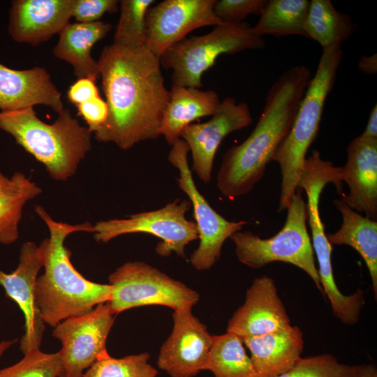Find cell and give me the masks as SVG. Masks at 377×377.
I'll return each instance as SVG.
<instances>
[{"label":"cell","mask_w":377,"mask_h":377,"mask_svg":"<svg viewBox=\"0 0 377 377\" xmlns=\"http://www.w3.org/2000/svg\"><path fill=\"white\" fill-rule=\"evenodd\" d=\"M97 61L108 115L94 138L124 150L156 139L170 101L159 57L145 45L112 43L103 47Z\"/></svg>","instance_id":"obj_1"},{"label":"cell","mask_w":377,"mask_h":377,"mask_svg":"<svg viewBox=\"0 0 377 377\" xmlns=\"http://www.w3.org/2000/svg\"><path fill=\"white\" fill-rule=\"evenodd\" d=\"M311 78L304 65L286 70L269 89L255 128L241 144L224 154L217 188L229 199L248 194L263 178L267 165L287 136Z\"/></svg>","instance_id":"obj_2"},{"label":"cell","mask_w":377,"mask_h":377,"mask_svg":"<svg viewBox=\"0 0 377 377\" xmlns=\"http://www.w3.org/2000/svg\"><path fill=\"white\" fill-rule=\"evenodd\" d=\"M35 212L50 232V237L39 245L44 272L37 279L36 302L45 324L54 327L110 301L111 286L84 278L72 265L71 252L64 244L73 232H93L90 223L70 225L56 221L41 206H36Z\"/></svg>","instance_id":"obj_3"},{"label":"cell","mask_w":377,"mask_h":377,"mask_svg":"<svg viewBox=\"0 0 377 377\" xmlns=\"http://www.w3.org/2000/svg\"><path fill=\"white\" fill-rule=\"evenodd\" d=\"M0 130L11 135L57 181L72 177L91 148V133L68 109L52 124L40 119L32 107L0 111Z\"/></svg>","instance_id":"obj_4"},{"label":"cell","mask_w":377,"mask_h":377,"mask_svg":"<svg viewBox=\"0 0 377 377\" xmlns=\"http://www.w3.org/2000/svg\"><path fill=\"white\" fill-rule=\"evenodd\" d=\"M342 56L340 45L323 48L292 126L272 158L282 176L279 212L287 209L298 188L306 153L318 134L325 101L335 82Z\"/></svg>","instance_id":"obj_5"},{"label":"cell","mask_w":377,"mask_h":377,"mask_svg":"<svg viewBox=\"0 0 377 377\" xmlns=\"http://www.w3.org/2000/svg\"><path fill=\"white\" fill-rule=\"evenodd\" d=\"M285 223L275 235L263 239L250 231H237L230 239L238 260L253 269L273 262L291 264L303 270L323 293L314 253L306 228V204L297 188L288 207Z\"/></svg>","instance_id":"obj_6"},{"label":"cell","mask_w":377,"mask_h":377,"mask_svg":"<svg viewBox=\"0 0 377 377\" xmlns=\"http://www.w3.org/2000/svg\"><path fill=\"white\" fill-rule=\"evenodd\" d=\"M264 47L263 37L255 35L249 23L223 22L207 34L184 38L166 50L159 60L164 68L172 70V85L200 89L202 74L220 55Z\"/></svg>","instance_id":"obj_7"},{"label":"cell","mask_w":377,"mask_h":377,"mask_svg":"<svg viewBox=\"0 0 377 377\" xmlns=\"http://www.w3.org/2000/svg\"><path fill=\"white\" fill-rule=\"evenodd\" d=\"M111 297L106 302L116 315L148 305L168 306L174 311L191 309L199 294L184 283L142 261H130L109 276Z\"/></svg>","instance_id":"obj_8"},{"label":"cell","mask_w":377,"mask_h":377,"mask_svg":"<svg viewBox=\"0 0 377 377\" xmlns=\"http://www.w3.org/2000/svg\"><path fill=\"white\" fill-rule=\"evenodd\" d=\"M191 208L188 199L176 198L156 210L137 213L126 219L98 221L93 226L92 233L101 243L126 234H151L161 240L156 247L159 256L168 257L175 252L185 258L186 246L198 239L195 222L186 218Z\"/></svg>","instance_id":"obj_9"},{"label":"cell","mask_w":377,"mask_h":377,"mask_svg":"<svg viewBox=\"0 0 377 377\" xmlns=\"http://www.w3.org/2000/svg\"><path fill=\"white\" fill-rule=\"evenodd\" d=\"M189 151L186 142L179 138L171 145L168 159L179 170L177 185L187 195L193 209L200 242L189 261L195 269L204 271L211 269L219 260L225 241L247 223L228 221L211 207L193 180L188 162Z\"/></svg>","instance_id":"obj_10"},{"label":"cell","mask_w":377,"mask_h":377,"mask_svg":"<svg viewBox=\"0 0 377 377\" xmlns=\"http://www.w3.org/2000/svg\"><path fill=\"white\" fill-rule=\"evenodd\" d=\"M328 177L319 170H309L300 177L298 188L307 195V220L312 235V247L318 263V272L323 294L330 303L334 316L342 323L353 325L358 323L365 304L364 291L357 289L353 294H343L335 282L332 265V247L325 232L319 212L320 195L327 184Z\"/></svg>","instance_id":"obj_11"},{"label":"cell","mask_w":377,"mask_h":377,"mask_svg":"<svg viewBox=\"0 0 377 377\" xmlns=\"http://www.w3.org/2000/svg\"><path fill=\"white\" fill-rule=\"evenodd\" d=\"M114 319L115 314L103 303L54 327L52 336L62 346L59 377H82L96 361L109 355L106 341Z\"/></svg>","instance_id":"obj_12"},{"label":"cell","mask_w":377,"mask_h":377,"mask_svg":"<svg viewBox=\"0 0 377 377\" xmlns=\"http://www.w3.org/2000/svg\"><path fill=\"white\" fill-rule=\"evenodd\" d=\"M215 0H164L146 15L145 45L158 57L193 30L223 22L215 15Z\"/></svg>","instance_id":"obj_13"},{"label":"cell","mask_w":377,"mask_h":377,"mask_svg":"<svg viewBox=\"0 0 377 377\" xmlns=\"http://www.w3.org/2000/svg\"><path fill=\"white\" fill-rule=\"evenodd\" d=\"M253 121L249 105L227 97L207 121L191 124L182 131L192 156V170L205 184L212 179L213 163L222 140L230 133L249 126Z\"/></svg>","instance_id":"obj_14"},{"label":"cell","mask_w":377,"mask_h":377,"mask_svg":"<svg viewBox=\"0 0 377 377\" xmlns=\"http://www.w3.org/2000/svg\"><path fill=\"white\" fill-rule=\"evenodd\" d=\"M171 334L160 348L157 365L170 377H194L204 367L212 335L191 309L174 311Z\"/></svg>","instance_id":"obj_15"},{"label":"cell","mask_w":377,"mask_h":377,"mask_svg":"<svg viewBox=\"0 0 377 377\" xmlns=\"http://www.w3.org/2000/svg\"><path fill=\"white\" fill-rule=\"evenodd\" d=\"M42 267L39 246L26 242L20 248L17 268L9 274L0 270V286L24 314V334L20 340L23 354L31 349L40 348L45 330V323L36 302V281Z\"/></svg>","instance_id":"obj_16"},{"label":"cell","mask_w":377,"mask_h":377,"mask_svg":"<svg viewBox=\"0 0 377 377\" xmlns=\"http://www.w3.org/2000/svg\"><path fill=\"white\" fill-rule=\"evenodd\" d=\"M291 325L274 279L263 275L253 279L244 304L229 320L227 332L242 338L284 330Z\"/></svg>","instance_id":"obj_17"},{"label":"cell","mask_w":377,"mask_h":377,"mask_svg":"<svg viewBox=\"0 0 377 377\" xmlns=\"http://www.w3.org/2000/svg\"><path fill=\"white\" fill-rule=\"evenodd\" d=\"M341 182L349 193L341 198L357 212L377 219V139L355 138L347 147V161L341 167Z\"/></svg>","instance_id":"obj_18"},{"label":"cell","mask_w":377,"mask_h":377,"mask_svg":"<svg viewBox=\"0 0 377 377\" xmlns=\"http://www.w3.org/2000/svg\"><path fill=\"white\" fill-rule=\"evenodd\" d=\"M71 0H14L9 10L8 34L13 40L38 45L69 24Z\"/></svg>","instance_id":"obj_19"},{"label":"cell","mask_w":377,"mask_h":377,"mask_svg":"<svg viewBox=\"0 0 377 377\" xmlns=\"http://www.w3.org/2000/svg\"><path fill=\"white\" fill-rule=\"evenodd\" d=\"M44 105L59 114L65 108L61 94L47 71L40 66L16 70L0 63V111Z\"/></svg>","instance_id":"obj_20"},{"label":"cell","mask_w":377,"mask_h":377,"mask_svg":"<svg viewBox=\"0 0 377 377\" xmlns=\"http://www.w3.org/2000/svg\"><path fill=\"white\" fill-rule=\"evenodd\" d=\"M242 339L256 377H277L286 373L301 357L304 349L303 332L297 325Z\"/></svg>","instance_id":"obj_21"},{"label":"cell","mask_w":377,"mask_h":377,"mask_svg":"<svg viewBox=\"0 0 377 377\" xmlns=\"http://www.w3.org/2000/svg\"><path fill=\"white\" fill-rule=\"evenodd\" d=\"M213 90L172 85L170 101L163 112L158 133L170 145L180 138L182 130L194 120L212 116L220 105Z\"/></svg>","instance_id":"obj_22"},{"label":"cell","mask_w":377,"mask_h":377,"mask_svg":"<svg viewBox=\"0 0 377 377\" xmlns=\"http://www.w3.org/2000/svg\"><path fill=\"white\" fill-rule=\"evenodd\" d=\"M112 25L102 21L90 23H69L59 33L52 52L55 57L70 64L77 79L100 77L98 61L91 55L93 46L103 39Z\"/></svg>","instance_id":"obj_23"},{"label":"cell","mask_w":377,"mask_h":377,"mask_svg":"<svg viewBox=\"0 0 377 377\" xmlns=\"http://www.w3.org/2000/svg\"><path fill=\"white\" fill-rule=\"evenodd\" d=\"M342 216L341 228L326 234L331 245H348L364 260L372 282L375 300L377 297V222L350 208L341 198L334 201Z\"/></svg>","instance_id":"obj_24"},{"label":"cell","mask_w":377,"mask_h":377,"mask_svg":"<svg viewBox=\"0 0 377 377\" xmlns=\"http://www.w3.org/2000/svg\"><path fill=\"white\" fill-rule=\"evenodd\" d=\"M41 193L23 173L16 172L8 177L0 170V244H10L18 239L23 207Z\"/></svg>","instance_id":"obj_25"},{"label":"cell","mask_w":377,"mask_h":377,"mask_svg":"<svg viewBox=\"0 0 377 377\" xmlns=\"http://www.w3.org/2000/svg\"><path fill=\"white\" fill-rule=\"evenodd\" d=\"M309 5L308 0H268L251 31L261 37L267 34L306 37L304 27Z\"/></svg>","instance_id":"obj_26"},{"label":"cell","mask_w":377,"mask_h":377,"mask_svg":"<svg viewBox=\"0 0 377 377\" xmlns=\"http://www.w3.org/2000/svg\"><path fill=\"white\" fill-rule=\"evenodd\" d=\"M355 27L350 17L339 12L330 0L310 1L305 33L307 38L317 41L323 48L341 46Z\"/></svg>","instance_id":"obj_27"},{"label":"cell","mask_w":377,"mask_h":377,"mask_svg":"<svg viewBox=\"0 0 377 377\" xmlns=\"http://www.w3.org/2000/svg\"><path fill=\"white\" fill-rule=\"evenodd\" d=\"M205 370L212 372L214 377H256L242 338L230 332L212 335Z\"/></svg>","instance_id":"obj_28"},{"label":"cell","mask_w":377,"mask_h":377,"mask_svg":"<svg viewBox=\"0 0 377 377\" xmlns=\"http://www.w3.org/2000/svg\"><path fill=\"white\" fill-rule=\"evenodd\" d=\"M154 0H122L119 1L120 17L114 42L121 46L145 45L147 33L146 15Z\"/></svg>","instance_id":"obj_29"},{"label":"cell","mask_w":377,"mask_h":377,"mask_svg":"<svg viewBox=\"0 0 377 377\" xmlns=\"http://www.w3.org/2000/svg\"><path fill=\"white\" fill-rule=\"evenodd\" d=\"M147 353L120 358L110 355L96 361L82 377H157L158 371L148 362Z\"/></svg>","instance_id":"obj_30"},{"label":"cell","mask_w":377,"mask_h":377,"mask_svg":"<svg viewBox=\"0 0 377 377\" xmlns=\"http://www.w3.org/2000/svg\"><path fill=\"white\" fill-rule=\"evenodd\" d=\"M17 363L0 369V377H59L61 360L59 351L47 353L33 348Z\"/></svg>","instance_id":"obj_31"},{"label":"cell","mask_w":377,"mask_h":377,"mask_svg":"<svg viewBox=\"0 0 377 377\" xmlns=\"http://www.w3.org/2000/svg\"><path fill=\"white\" fill-rule=\"evenodd\" d=\"M357 365L341 363L330 354L300 357L294 366L277 377H355Z\"/></svg>","instance_id":"obj_32"},{"label":"cell","mask_w":377,"mask_h":377,"mask_svg":"<svg viewBox=\"0 0 377 377\" xmlns=\"http://www.w3.org/2000/svg\"><path fill=\"white\" fill-rule=\"evenodd\" d=\"M267 0H215L213 10L226 23L239 24L250 15H260Z\"/></svg>","instance_id":"obj_33"},{"label":"cell","mask_w":377,"mask_h":377,"mask_svg":"<svg viewBox=\"0 0 377 377\" xmlns=\"http://www.w3.org/2000/svg\"><path fill=\"white\" fill-rule=\"evenodd\" d=\"M119 4L117 0H71V17L80 23L97 22L105 13L117 12Z\"/></svg>","instance_id":"obj_34"},{"label":"cell","mask_w":377,"mask_h":377,"mask_svg":"<svg viewBox=\"0 0 377 377\" xmlns=\"http://www.w3.org/2000/svg\"><path fill=\"white\" fill-rule=\"evenodd\" d=\"M77 108L79 115L86 121L91 133L98 131L108 118V105L100 96L77 105Z\"/></svg>","instance_id":"obj_35"},{"label":"cell","mask_w":377,"mask_h":377,"mask_svg":"<svg viewBox=\"0 0 377 377\" xmlns=\"http://www.w3.org/2000/svg\"><path fill=\"white\" fill-rule=\"evenodd\" d=\"M95 82L96 81L87 77L77 79L68 88V100L77 106L99 96L98 89Z\"/></svg>","instance_id":"obj_36"},{"label":"cell","mask_w":377,"mask_h":377,"mask_svg":"<svg viewBox=\"0 0 377 377\" xmlns=\"http://www.w3.org/2000/svg\"><path fill=\"white\" fill-rule=\"evenodd\" d=\"M362 136L370 139H377V105L372 108L365 130Z\"/></svg>","instance_id":"obj_37"},{"label":"cell","mask_w":377,"mask_h":377,"mask_svg":"<svg viewBox=\"0 0 377 377\" xmlns=\"http://www.w3.org/2000/svg\"><path fill=\"white\" fill-rule=\"evenodd\" d=\"M359 69L369 75H372L377 71V57L376 54L371 56H363L358 62Z\"/></svg>","instance_id":"obj_38"},{"label":"cell","mask_w":377,"mask_h":377,"mask_svg":"<svg viewBox=\"0 0 377 377\" xmlns=\"http://www.w3.org/2000/svg\"><path fill=\"white\" fill-rule=\"evenodd\" d=\"M355 377H377V369L371 364L357 365Z\"/></svg>","instance_id":"obj_39"},{"label":"cell","mask_w":377,"mask_h":377,"mask_svg":"<svg viewBox=\"0 0 377 377\" xmlns=\"http://www.w3.org/2000/svg\"><path fill=\"white\" fill-rule=\"evenodd\" d=\"M17 342V339L3 340L0 341V358L3 354L13 344Z\"/></svg>","instance_id":"obj_40"}]
</instances>
